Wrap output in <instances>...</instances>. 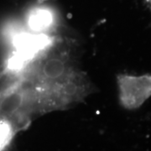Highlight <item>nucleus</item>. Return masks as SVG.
Masks as SVG:
<instances>
[{
    "label": "nucleus",
    "instance_id": "nucleus-1",
    "mask_svg": "<svg viewBox=\"0 0 151 151\" xmlns=\"http://www.w3.org/2000/svg\"><path fill=\"white\" fill-rule=\"evenodd\" d=\"M17 70L14 85L30 123L71 108L95 91L77 63L75 41L60 34L54 35Z\"/></svg>",
    "mask_w": 151,
    "mask_h": 151
},
{
    "label": "nucleus",
    "instance_id": "nucleus-2",
    "mask_svg": "<svg viewBox=\"0 0 151 151\" xmlns=\"http://www.w3.org/2000/svg\"><path fill=\"white\" fill-rule=\"evenodd\" d=\"M120 104L126 109L140 108L151 97V75L120 74L117 77Z\"/></svg>",
    "mask_w": 151,
    "mask_h": 151
}]
</instances>
